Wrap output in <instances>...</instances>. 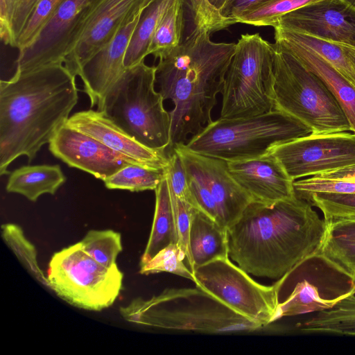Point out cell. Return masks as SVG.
<instances>
[{"mask_svg": "<svg viewBox=\"0 0 355 355\" xmlns=\"http://www.w3.org/2000/svg\"><path fill=\"white\" fill-rule=\"evenodd\" d=\"M326 231L324 218L297 196L252 200L227 229L229 257L248 273L278 280L320 250Z\"/></svg>", "mask_w": 355, "mask_h": 355, "instance_id": "obj_1", "label": "cell"}, {"mask_svg": "<svg viewBox=\"0 0 355 355\" xmlns=\"http://www.w3.org/2000/svg\"><path fill=\"white\" fill-rule=\"evenodd\" d=\"M76 77L56 63L17 71L0 82V174L20 156L32 161L64 125L78 101Z\"/></svg>", "mask_w": 355, "mask_h": 355, "instance_id": "obj_2", "label": "cell"}, {"mask_svg": "<svg viewBox=\"0 0 355 355\" xmlns=\"http://www.w3.org/2000/svg\"><path fill=\"white\" fill-rule=\"evenodd\" d=\"M205 31H196L156 67V83L173 107L171 145L186 144L213 120L211 112L222 92L236 43L215 42Z\"/></svg>", "mask_w": 355, "mask_h": 355, "instance_id": "obj_3", "label": "cell"}, {"mask_svg": "<svg viewBox=\"0 0 355 355\" xmlns=\"http://www.w3.org/2000/svg\"><path fill=\"white\" fill-rule=\"evenodd\" d=\"M120 313L128 322L166 329L226 333L263 328L198 287L166 289L147 300L137 298L121 307Z\"/></svg>", "mask_w": 355, "mask_h": 355, "instance_id": "obj_4", "label": "cell"}, {"mask_svg": "<svg viewBox=\"0 0 355 355\" xmlns=\"http://www.w3.org/2000/svg\"><path fill=\"white\" fill-rule=\"evenodd\" d=\"M155 83V66L143 61L125 68L97 107L139 143L166 150L171 145V118Z\"/></svg>", "mask_w": 355, "mask_h": 355, "instance_id": "obj_5", "label": "cell"}, {"mask_svg": "<svg viewBox=\"0 0 355 355\" xmlns=\"http://www.w3.org/2000/svg\"><path fill=\"white\" fill-rule=\"evenodd\" d=\"M309 134L303 123L273 109L248 117H220L184 144L195 153L231 162L265 155L279 143Z\"/></svg>", "mask_w": 355, "mask_h": 355, "instance_id": "obj_6", "label": "cell"}, {"mask_svg": "<svg viewBox=\"0 0 355 355\" xmlns=\"http://www.w3.org/2000/svg\"><path fill=\"white\" fill-rule=\"evenodd\" d=\"M275 49L274 109L303 123L311 134L352 131L344 110L325 84L292 54Z\"/></svg>", "mask_w": 355, "mask_h": 355, "instance_id": "obj_7", "label": "cell"}, {"mask_svg": "<svg viewBox=\"0 0 355 355\" xmlns=\"http://www.w3.org/2000/svg\"><path fill=\"white\" fill-rule=\"evenodd\" d=\"M274 44L259 33L241 35L222 89L220 118L248 117L274 109Z\"/></svg>", "mask_w": 355, "mask_h": 355, "instance_id": "obj_8", "label": "cell"}, {"mask_svg": "<svg viewBox=\"0 0 355 355\" xmlns=\"http://www.w3.org/2000/svg\"><path fill=\"white\" fill-rule=\"evenodd\" d=\"M49 288L76 307L101 311L113 304L122 287L123 275L117 265L107 268L79 243L55 252L47 270Z\"/></svg>", "mask_w": 355, "mask_h": 355, "instance_id": "obj_9", "label": "cell"}, {"mask_svg": "<svg viewBox=\"0 0 355 355\" xmlns=\"http://www.w3.org/2000/svg\"><path fill=\"white\" fill-rule=\"evenodd\" d=\"M230 257L214 259L194 268L196 287L221 304L263 327L275 322L282 285L265 286L234 264Z\"/></svg>", "mask_w": 355, "mask_h": 355, "instance_id": "obj_10", "label": "cell"}, {"mask_svg": "<svg viewBox=\"0 0 355 355\" xmlns=\"http://www.w3.org/2000/svg\"><path fill=\"white\" fill-rule=\"evenodd\" d=\"M173 148L183 163L196 207L228 229L252 198L232 177L226 161L191 151L184 144Z\"/></svg>", "mask_w": 355, "mask_h": 355, "instance_id": "obj_11", "label": "cell"}, {"mask_svg": "<svg viewBox=\"0 0 355 355\" xmlns=\"http://www.w3.org/2000/svg\"><path fill=\"white\" fill-rule=\"evenodd\" d=\"M298 277L286 299L279 302L275 321L333 308L355 294V277L325 257L320 250L291 270Z\"/></svg>", "mask_w": 355, "mask_h": 355, "instance_id": "obj_12", "label": "cell"}, {"mask_svg": "<svg viewBox=\"0 0 355 355\" xmlns=\"http://www.w3.org/2000/svg\"><path fill=\"white\" fill-rule=\"evenodd\" d=\"M103 0H63L27 47L19 51L17 71L64 63Z\"/></svg>", "mask_w": 355, "mask_h": 355, "instance_id": "obj_13", "label": "cell"}, {"mask_svg": "<svg viewBox=\"0 0 355 355\" xmlns=\"http://www.w3.org/2000/svg\"><path fill=\"white\" fill-rule=\"evenodd\" d=\"M268 153L295 181L355 166V132L309 134L279 143Z\"/></svg>", "mask_w": 355, "mask_h": 355, "instance_id": "obj_14", "label": "cell"}, {"mask_svg": "<svg viewBox=\"0 0 355 355\" xmlns=\"http://www.w3.org/2000/svg\"><path fill=\"white\" fill-rule=\"evenodd\" d=\"M275 26L355 48V8L344 0L310 3L280 17Z\"/></svg>", "mask_w": 355, "mask_h": 355, "instance_id": "obj_15", "label": "cell"}, {"mask_svg": "<svg viewBox=\"0 0 355 355\" xmlns=\"http://www.w3.org/2000/svg\"><path fill=\"white\" fill-rule=\"evenodd\" d=\"M49 150L69 166L89 173L103 181L129 164H139L132 158L65 124L49 143Z\"/></svg>", "mask_w": 355, "mask_h": 355, "instance_id": "obj_16", "label": "cell"}, {"mask_svg": "<svg viewBox=\"0 0 355 355\" xmlns=\"http://www.w3.org/2000/svg\"><path fill=\"white\" fill-rule=\"evenodd\" d=\"M153 0H103L77 44L66 57L65 67L75 76L97 51Z\"/></svg>", "mask_w": 355, "mask_h": 355, "instance_id": "obj_17", "label": "cell"}, {"mask_svg": "<svg viewBox=\"0 0 355 355\" xmlns=\"http://www.w3.org/2000/svg\"><path fill=\"white\" fill-rule=\"evenodd\" d=\"M65 125L91 136L141 166L159 169L168 167V154L166 150L153 149L143 145L98 110L76 112Z\"/></svg>", "mask_w": 355, "mask_h": 355, "instance_id": "obj_18", "label": "cell"}, {"mask_svg": "<svg viewBox=\"0 0 355 355\" xmlns=\"http://www.w3.org/2000/svg\"><path fill=\"white\" fill-rule=\"evenodd\" d=\"M230 173L253 200L274 203L296 196L293 182L272 155L227 162Z\"/></svg>", "mask_w": 355, "mask_h": 355, "instance_id": "obj_19", "label": "cell"}, {"mask_svg": "<svg viewBox=\"0 0 355 355\" xmlns=\"http://www.w3.org/2000/svg\"><path fill=\"white\" fill-rule=\"evenodd\" d=\"M143 11L125 24L82 67L78 76L83 83L84 92L89 98L91 107L98 105L125 71V53Z\"/></svg>", "mask_w": 355, "mask_h": 355, "instance_id": "obj_20", "label": "cell"}, {"mask_svg": "<svg viewBox=\"0 0 355 355\" xmlns=\"http://www.w3.org/2000/svg\"><path fill=\"white\" fill-rule=\"evenodd\" d=\"M276 49L295 56L306 68L315 74L329 89L344 110L355 132V88L331 64L314 52L294 42L275 36Z\"/></svg>", "mask_w": 355, "mask_h": 355, "instance_id": "obj_21", "label": "cell"}, {"mask_svg": "<svg viewBox=\"0 0 355 355\" xmlns=\"http://www.w3.org/2000/svg\"><path fill=\"white\" fill-rule=\"evenodd\" d=\"M189 249L195 268L229 257L227 229L195 207L189 231Z\"/></svg>", "mask_w": 355, "mask_h": 355, "instance_id": "obj_22", "label": "cell"}, {"mask_svg": "<svg viewBox=\"0 0 355 355\" xmlns=\"http://www.w3.org/2000/svg\"><path fill=\"white\" fill-rule=\"evenodd\" d=\"M65 181L59 165H27L10 173L6 189L35 202L43 194L54 195Z\"/></svg>", "mask_w": 355, "mask_h": 355, "instance_id": "obj_23", "label": "cell"}, {"mask_svg": "<svg viewBox=\"0 0 355 355\" xmlns=\"http://www.w3.org/2000/svg\"><path fill=\"white\" fill-rule=\"evenodd\" d=\"M155 191L152 228L140 263L147 261L169 244L178 243L176 217L166 175Z\"/></svg>", "mask_w": 355, "mask_h": 355, "instance_id": "obj_24", "label": "cell"}, {"mask_svg": "<svg viewBox=\"0 0 355 355\" xmlns=\"http://www.w3.org/2000/svg\"><path fill=\"white\" fill-rule=\"evenodd\" d=\"M306 334H329L355 336V294L339 302L333 308L316 313L298 324Z\"/></svg>", "mask_w": 355, "mask_h": 355, "instance_id": "obj_25", "label": "cell"}, {"mask_svg": "<svg viewBox=\"0 0 355 355\" xmlns=\"http://www.w3.org/2000/svg\"><path fill=\"white\" fill-rule=\"evenodd\" d=\"M320 252L355 277V219L327 223L326 234Z\"/></svg>", "mask_w": 355, "mask_h": 355, "instance_id": "obj_26", "label": "cell"}, {"mask_svg": "<svg viewBox=\"0 0 355 355\" xmlns=\"http://www.w3.org/2000/svg\"><path fill=\"white\" fill-rule=\"evenodd\" d=\"M176 0H153L143 11L127 49L125 68L144 61L157 27L167 8Z\"/></svg>", "mask_w": 355, "mask_h": 355, "instance_id": "obj_27", "label": "cell"}, {"mask_svg": "<svg viewBox=\"0 0 355 355\" xmlns=\"http://www.w3.org/2000/svg\"><path fill=\"white\" fill-rule=\"evenodd\" d=\"M274 29L275 36L313 50L337 69L355 88V71L340 44L279 26L274 27Z\"/></svg>", "mask_w": 355, "mask_h": 355, "instance_id": "obj_28", "label": "cell"}, {"mask_svg": "<svg viewBox=\"0 0 355 355\" xmlns=\"http://www.w3.org/2000/svg\"><path fill=\"white\" fill-rule=\"evenodd\" d=\"M184 0H176L163 15L150 42L148 55L162 58L182 43Z\"/></svg>", "mask_w": 355, "mask_h": 355, "instance_id": "obj_29", "label": "cell"}, {"mask_svg": "<svg viewBox=\"0 0 355 355\" xmlns=\"http://www.w3.org/2000/svg\"><path fill=\"white\" fill-rule=\"evenodd\" d=\"M40 0H0V36L6 45L17 41Z\"/></svg>", "mask_w": 355, "mask_h": 355, "instance_id": "obj_30", "label": "cell"}, {"mask_svg": "<svg viewBox=\"0 0 355 355\" xmlns=\"http://www.w3.org/2000/svg\"><path fill=\"white\" fill-rule=\"evenodd\" d=\"M166 175V168H153L132 164L122 168L103 182L109 189L139 192L155 190Z\"/></svg>", "mask_w": 355, "mask_h": 355, "instance_id": "obj_31", "label": "cell"}, {"mask_svg": "<svg viewBox=\"0 0 355 355\" xmlns=\"http://www.w3.org/2000/svg\"><path fill=\"white\" fill-rule=\"evenodd\" d=\"M80 243L88 255L107 268L116 266L123 249L121 234L112 230H90Z\"/></svg>", "mask_w": 355, "mask_h": 355, "instance_id": "obj_32", "label": "cell"}, {"mask_svg": "<svg viewBox=\"0 0 355 355\" xmlns=\"http://www.w3.org/2000/svg\"><path fill=\"white\" fill-rule=\"evenodd\" d=\"M318 0H268L253 6L236 19V23L274 27L284 15Z\"/></svg>", "mask_w": 355, "mask_h": 355, "instance_id": "obj_33", "label": "cell"}, {"mask_svg": "<svg viewBox=\"0 0 355 355\" xmlns=\"http://www.w3.org/2000/svg\"><path fill=\"white\" fill-rule=\"evenodd\" d=\"M2 237L31 275L49 288L47 277L39 266L35 245L25 236L21 227L14 223L1 226Z\"/></svg>", "mask_w": 355, "mask_h": 355, "instance_id": "obj_34", "label": "cell"}, {"mask_svg": "<svg viewBox=\"0 0 355 355\" xmlns=\"http://www.w3.org/2000/svg\"><path fill=\"white\" fill-rule=\"evenodd\" d=\"M185 255L178 243H171L146 262L140 263L139 273L169 272L194 282V275L184 263Z\"/></svg>", "mask_w": 355, "mask_h": 355, "instance_id": "obj_35", "label": "cell"}, {"mask_svg": "<svg viewBox=\"0 0 355 355\" xmlns=\"http://www.w3.org/2000/svg\"><path fill=\"white\" fill-rule=\"evenodd\" d=\"M304 200L322 211L326 223L355 219V193H313Z\"/></svg>", "mask_w": 355, "mask_h": 355, "instance_id": "obj_36", "label": "cell"}, {"mask_svg": "<svg viewBox=\"0 0 355 355\" xmlns=\"http://www.w3.org/2000/svg\"><path fill=\"white\" fill-rule=\"evenodd\" d=\"M295 195L304 200L313 193H355V180L308 177L295 180Z\"/></svg>", "mask_w": 355, "mask_h": 355, "instance_id": "obj_37", "label": "cell"}, {"mask_svg": "<svg viewBox=\"0 0 355 355\" xmlns=\"http://www.w3.org/2000/svg\"><path fill=\"white\" fill-rule=\"evenodd\" d=\"M63 0H40L35 7L17 43L21 51L29 46L51 18Z\"/></svg>", "mask_w": 355, "mask_h": 355, "instance_id": "obj_38", "label": "cell"}, {"mask_svg": "<svg viewBox=\"0 0 355 355\" xmlns=\"http://www.w3.org/2000/svg\"><path fill=\"white\" fill-rule=\"evenodd\" d=\"M196 31L214 33L223 30L236 22L223 17L208 0H189Z\"/></svg>", "mask_w": 355, "mask_h": 355, "instance_id": "obj_39", "label": "cell"}, {"mask_svg": "<svg viewBox=\"0 0 355 355\" xmlns=\"http://www.w3.org/2000/svg\"><path fill=\"white\" fill-rule=\"evenodd\" d=\"M170 189V188H169ZM176 217L178 244L185 255L188 266L193 271V263L189 249V231L194 207L191 203L178 198L171 191Z\"/></svg>", "mask_w": 355, "mask_h": 355, "instance_id": "obj_40", "label": "cell"}, {"mask_svg": "<svg viewBox=\"0 0 355 355\" xmlns=\"http://www.w3.org/2000/svg\"><path fill=\"white\" fill-rule=\"evenodd\" d=\"M166 178L171 192L178 198L187 201L196 207L189 190L183 163L178 153L173 148L168 154Z\"/></svg>", "mask_w": 355, "mask_h": 355, "instance_id": "obj_41", "label": "cell"}, {"mask_svg": "<svg viewBox=\"0 0 355 355\" xmlns=\"http://www.w3.org/2000/svg\"><path fill=\"white\" fill-rule=\"evenodd\" d=\"M268 0H230L220 13L225 18L235 19L246 10Z\"/></svg>", "mask_w": 355, "mask_h": 355, "instance_id": "obj_42", "label": "cell"}, {"mask_svg": "<svg viewBox=\"0 0 355 355\" xmlns=\"http://www.w3.org/2000/svg\"><path fill=\"white\" fill-rule=\"evenodd\" d=\"M313 177L329 180H355V166L342 168L340 169L322 173Z\"/></svg>", "mask_w": 355, "mask_h": 355, "instance_id": "obj_43", "label": "cell"}, {"mask_svg": "<svg viewBox=\"0 0 355 355\" xmlns=\"http://www.w3.org/2000/svg\"><path fill=\"white\" fill-rule=\"evenodd\" d=\"M340 45L342 46L344 53L349 58L355 71V48L345 44Z\"/></svg>", "mask_w": 355, "mask_h": 355, "instance_id": "obj_44", "label": "cell"}, {"mask_svg": "<svg viewBox=\"0 0 355 355\" xmlns=\"http://www.w3.org/2000/svg\"><path fill=\"white\" fill-rule=\"evenodd\" d=\"M229 1L230 0H208L210 5L218 12L222 10Z\"/></svg>", "mask_w": 355, "mask_h": 355, "instance_id": "obj_45", "label": "cell"}, {"mask_svg": "<svg viewBox=\"0 0 355 355\" xmlns=\"http://www.w3.org/2000/svg\"><path fill=\"white\" fill-rule=\"evenodd\" d=\"M348 3H349L351 6L355 8V0H344Z\"/></svg>", "mask_w": 355, "mask_h": 355, "instance_id": "obj_46", "label": "cell"}]
</instances>
